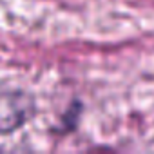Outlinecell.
<instances>
[{"label": "cell", "mask_w": 154, "mask_h": 154, "mask_svg": "<svg viewBox=\"0 0 154 154\" xmlns=\"http://www.w3.org/2000/svg\"><path fill=\"white\" fill-rule=\"evenodd\" d=\"M33 114V102L20 91H0V132H11Z\"/></svg>", "instance_id": "cell-1"}]
</instances>
